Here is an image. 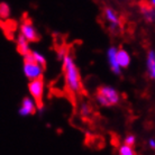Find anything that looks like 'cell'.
<instances>
[{
  "instance_id": "obj_6",
  "label": "cell",
  "mask_w": 155,
  "mask_h": 155,
  "mask_svg": "<svg viewBox=\"0 0 155 155\" xmlns=\"http://www.w3.org/2000/svg\"><path fill=\"white\" fill-rule=\"evenodd\" d=\"M19 34L23 35L29 43L37 42L39 38L38 31H37V29L34 27V25H33L29 20H25L24 23H21Z\"/></svg>"
},
{
  "instance_id": "obj_7",
  "label": "cell",
  "mask_w": 155,
  "mask_h": 155,
  "mask_svg": "<svg viewBox=\"0 0 155 155\" xmlns=\"http://www.w3.org/2000/svg\"><path fill=\"white\" fill-rule=\"evenodd\" d=\"M104 15H105L106 20L109 23V29L111 31H116L120 26L119 16L116 12V10H114L113 8L110 7H107L104 10Z\"/></svg>"
},
{
  "instance_id": "obj_15",
  "label": "cell",
  "mask_w": 155,
  "mask_h": 155,
  "mask_svg": "<svg viewBox=\"0 0 155 155\" xmlns=\"http://www.w3.org/2000/svg\"><path fill=\"white\" fill-rule=\"evenodd\" d=\"M118 153H119L120 155H134L135 154V151H134L133 146L127 145V144L124 143L121 146H119V148H118Z\"/></svg>"
},
{
  "instance_id": "obj_14",
  "label": "cell",
  "mask_w": 155,
  "mask_h": 155,
  "mask_svg": "<svg viewBox=\"0 0 155 155\" xmlns=\"http://www.w3.org/2000/svg\"><path fill=\"white\" fill-rule=\"evenodd\" d=\"M31 55L38 64H41V65H43V66L46 65V58H45V56H44L42 53H39L37 51H31Z\"/></svg>"
},
{
  "instance_id": "obj_4",
  "label": "cell",
  "mask_w": 155,
  "mask_h": 155,
  "mask_svg": "<svg viewBox=\"0 0 155 155\" xmlns=\"http://www.w3.org/2000/svg\"><path fill=\"white\" fill-rule=\"evenodd\" d=\"M28 91H29L31 97L37 102V105H42V98L43 94H44V81H43V78L29 80Z\"/></svg>"
},
{
  "instance_id": "obj_1",
  "label": "cell",
  "mask_w": 155,
  "mask_h": 155,
  "mask_svg": "<svg viewBox=\"0 0 155 155\" xmlns=\"http://www.w3.org/2000/svg\"><path fill=\"white\" fill-rule=\"evenodd\" d=\"M63 62V74L68 90L71 93H80L82 90V81L80 71L74 62L73 56L70 53H66L62 58Z\"/></svg>"
},
{
  "instance_id": "obj_13",
  "label": "cell",
  "mask_w": 155,
  "mask_h": 155,
  "mask_svg": "<svg viewBox=\"0 0 155 155\" xmlns=\"http://www.w3.org/2000/svg\"><path fill=\"white\" fill-rule=\"evenodd\" d=\"M10 7L6 2H0V19L6 20L10 17Z\"/></svg>"
},
{
  "instance_id": "obj_17",
  "label": "cell",
  "mask_w": 155,
  "mask_h": 155,
  "mask_svg": "<svg viewBox=\"0 0 155 155\" xmlns=\"http://www.w3.org/2000/svg\"><path fill=\"white\" fill-rule=\"evenodd\" d=\"M124 143L127 144V145H130V146H134L136 143V137L134 135H127L125 137Z\"/></svg>"
},
{
  "instance_id": "obj_2",
  "label": "cell",
  "mask_w": 155,
  "mask_h": 155,
  "mask_svg": "<svg viewBox=\"0 0 155 155\" xmlns=\"http://www.w3.org/2000/svg\"><path fill=\"white\" fill-rule=\"evenodd\" d=\"M96 99L98 104L102 107H113L119 104L120 93L113 87L102 85L100 88H98Z\"/></svg>"
},
{
  "instance_id": "obj_16",
  "label": "cell",
  "mask_w": 155,
  "mask_h": 155,
  "mask_svg": "<svg viewBox=\"0 0 155 155\" xmlns=\"http://www.w3.org/2000/svg\"><path fill=\"white\" fill-rule=\"evenodd\" d=\"M90 113H91V108L88 104H81L80 106V114L82 116H89Z\"/></svg>"
},
{
  "instance_id": "obj_12",
  "label": "cell",
  "mask_w": 155,
  "mask_h": 155,
  "mask_svg": "<svg viewBox=\"0 0 155 155\" xmlns=\"http://www.w3.org/2000/svg\"><path fill=\"white\" fill-rule=\"evenodd\" d=\"M146 70L150 79L155 81V51H148L146 56Z\"/></svg>"
},
{
  "instance_id": "obj_18",
  "label": "cell",
  "mask_w": 155,
  "mask_h": 155,
  "mask_svg": "<svg viewBox=\"0 0 155 155\" xmlns=\"http://www.w3.org/2000/svg\"><path fill=\"white\" fill-rule=\"evenodd\" d=\"M148 145H150V147L152 150H155V140L154 138H151V140H148Z\"/></svg>"
},
{
  "instance_id": "obj_9",
  "label": "cell",
  "mask_w": 155,
  "mask_h": 155,
  "mask_svg": "<svg viewBox=\"0 0 155 155\" xmlns=\"http://www.w3.org/2000/svg\"><path fill=\"white\" fill-rule=\"evenodd\" d=\"M140 14L143 15L144 19L148 21V23H153L155 21V8L150 4V1H143L140 2Z\"/></svg>"
},
{
  "instance_id": "obj_3",
  "label": "cell",
  "mask_w": 155,
  "mask_h": 155,
  "mask_svg": "<svg viewBox=\"0 0 155 155\" xmlns=\"http://www.w3.org/2000/svg\"><path fill=\"white\" fill-rule=\"evenodd\" d=\"M45 66L41 65L33 58L31 53L24 56V64H23V73L27 78L28 80H34L43 78Z\"/></svg>"
},
{
  "instance_id": "obj_5",
  "label": "cell",
  "mask_w": 155,
  "mask_h": 155,
  "mask_svg": "<svg viewBox=\"0 0 155 155\" xmlns=\"http://www.w3.org/2000/svg\"><path fill=\"white\" fill-rule=\"evenodd\" d=\"M36 111H37V102L31 96L24 97L20 102L19 109H18V115L20 117H28L35 115Z\"/></svg>"
},
{
  "instance_id": "obj_11",
  "label": "cell",
  "mask_w": 155,
  "mask_h": 155,
  "mask_svg": "<svg viewBox=\"0 0 155 155\" xmlns=\"http://www.w3.org/2000/svg\"><path fill=\"white\" fill-rule=\"evenodd\" d=\"M117 62L119 64V66L121 69H127L130 62H132V58L128 53L127 51L124 50V48H120V50H117Z\"/></svg>"
},
{
  "instance_id": "obj_8",
  "label": "cell",
  "mask_w": 155,
  "mask_h": 155,
  "mask_svg": "<svg viewBox=\"0 0 155 155\" xmlns=\"http://www.w3.org/2000/svg\"><path fill=\"white\" fill-rule=\"evenodd\" d=\"M117 50H118V48L115 46L109 47V50L107 51V58H108V63H109V66H110L111 71H113L116 75H120L123 69L120 68L118 62H117V58H116Z\"/></svg>"
},
{
  "instance_id": "obj_19",
  "label": "cell",
  "mask_w": 155,
  "mask_h": 155,
  "mask_svg": "<svg viewBox=\"0 0 155 155\" xmlns=\"http://www.w3.org/2000/svg\"><path fill=\"white\" fill-rule=\"evenodd\" d=\"M150 4H151L152 6L155 8V0H150Z\"/></svg>"
},
{
  "instance_id": "obj_10",
  "label": "cell",
  "mask_w": 155,
  "mask_h": 155,
  "mask_svg": "<svg viewBox=\"0 0 155 155\" xmlns=\"http://www.w3.org/2000/svg\"><path fill=\"white\" fill-rule=\"evenodd\" d=\"M16 48H17V52L20 55H23V56L29 54L31 51L29 42L23 35H20V34L17 36V39H16Z\"/></svg>"
}]
</instances>
